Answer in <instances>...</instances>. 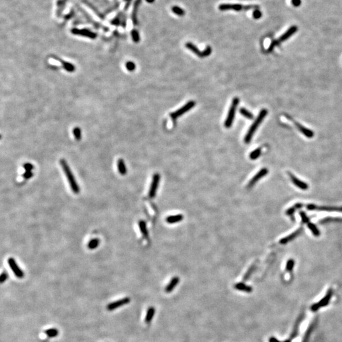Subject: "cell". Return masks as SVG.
<instances>
[{"mask_svg":"<svg viewBox=\"0 0 342 342\" xmlns=\"http://www.w3.org/2000/svg\"><path fill=\"white\" fill-rule=\"evenodd\" d=\"M126 68L128 71L130 72H133L136 69V65L132 61H128L126 63Z\"/></svg>","mask_w":342,"mask_h":342,"instance_id":"obj_34","label":"cell"},{"mask_svg":"<svg viewBox=\"0 0 342 342\" xmlns=\"http://www.w3.org/2000/svg\"><path fill=\"white\" fill-rule=\"evenodd\" d=\"M262 12L259 10V9H256L254 10V12H253V17L255 19H259L261 17H262Z\"/></svg>","mask_w":342,"mask_h":342,"instance_id":"obj_41","label":"cell"},{"mask_svg":"<svg viewBox=\"0 0 342 342\" xmlns=\"http://www.w3.org/2000/svg\"><path fill=\"white\" fill-rule=\"evenodd\" d=\"M8 264L10 269L13 271V274L15 275V276L17 277L20 278V279L24 277V272L18 267V265L17 264V263L16 262L15 260L13 258L10 257L8 259Z\"/></svg>","mask_w":342,"mask_h":342,"instance_id":"obj_8","label":"cell"},{"mask_svg":"<svg viewBox=\"0 0 342 342\" xmlns=\"http://www.w3.org/2000/svg\"><path fill=\"white\" fill-rule=\"evenodd\" d=\"M184 219V216L181 214L171 215L166 218V222L169 224H175L181 222Z\"/></svg>","mask_w":342,"mask_h":342,"instance_id":"obj_20","label":"cell"},{"mask_svg":"<svg viewBox=\"0 0 342 342\" xmlns=\"http://www.w3.org/2000/svg\"><path fill=\"white\" fill-rule=\"evenodd\" d=\"M71 32L74 35L82 36L87 37V38H89L92 39H95L97 38V35L95 33L92 32V31H91V30H89L88 29H77V28H74V29H72L71 30Z\"/></svg>","mask_w":342,"mask_h":342,"instance_id":"obj_9","label":"cell"},{"mask_svg":"<svg viewBox=\"0 0 342 342\" xmlns=\"http://www.w3.org/2000/svg\"><path fill=\"white\" fill-rule=\"evenodd\" d=\"M307 227L311 231L312 233L316 237H318L320 236L321 234V233H320V231L318 229V228H317V226L314 224L313 223H308L307 224Z\"/></svg>","mask_w":342,"mask_h":342,"instance_id":"obj_26","label":"cell"},{"mask_svg":"<svg viewBox=\"0 0 342 342\" xmlns=\"http://www.w3.org/2000/svg\"><path fill=\"white\" fill-rule=\"evenodd\" d=\"M60 164L61 167H62V169L64 171V172L66 175V176L67 178L68 182L69 183L70 187L72 190V191L75 194H78L80 192L79 186L74 176V174L69 166L67 161L65 159H60Z\"/></svg>","mask_w":342,"mask_h":342,"instance_id":"obj_1","label":"cell"},{"mask_svg":"<svg viewBox=\"0 0 342 342\" xmlns=\"http://www.w3.org/2000/svg\"><path fill=\"white\" fill-rule=\"evenodd\" d=\"M332 295H333V290L331 289H329L328 291V292H327L326 295H325V297L320 301V302L313 305L312 309L313 310H316L319 309L320 307H322L323 306L327 305L328 302L330 300V299H331V298L332 297Z\"/></svg>","mask_w":342,"mask_h":342,"instance_id":"obj_13","label":"cell"},{"mask_svg":"<svg viewBox=\"0 0 342 342\" xmlns=\"http://www.w3.org/2000/svg\"><path fill=\"white\" fill-rule=\"evenodd\" d=\"M23 167L25 170V171H32V170L34 169L33 165L30 163L24 164L23 166Z\"/></svg>","mask_w":342,"mask_h":342,"instance_id":"obj_39","label":"cell"},{"mask_svg":"<svg viewBox=\"0 0 342 342\" xmlns=\"http://www.w3.org/2000/svg\"><path fill=\"white\" fill-rule=\"evenodd\" d=\"M295 126L297 128L298 130L300 131L305 136H306V137H307L308 138H311L314 137V133L312 130H310V129L303 126L302 124H300V123H298V122H295Z\"/></svg>","mask_w":342,"mask_h":342,"instance_id":"obj_16","label":"cell"},{"mask_svg":"<svg viewBox=\"0 0 342 342\" xmlns=\"http://www.w3.org/2000/svg\"><path fill=\"white\" fill-rule=\"evenodd\" d=\"M155 314V308L153 307H150L148 308L146 317L145 319V322L146 324H150L152 319H153V317Z\"/></svg>","mask_w":342,"mask_h":342,"instance_id":"obj_21","label":"cell"},{"mask_svg":"<svg viewBox=\"0 0 342 342\" xmlns=\"http://www.w3.org/2000/svg\"><path fill=\"white\" fill-rule=\"evenodd\" d=\"M196 105L195 102L194 101H190L187 103H186L185 105H184L182 107L180 108L179 110L171 113L170 116L173 120H176L177 118L184 114L187 112L190 111L192 108H193Z\"/></svg>","mask_w":342,"mask_h":342,"instance_id":"obj_5","label":"cell"},{"mask_svg":"<svg viewBox=\"0 0 342 342\" xmlns=\"http://www.w3.org/2000/svg\"><path fill=\"white\" fill-rule=\"evenodd\" d=\"M307 208L310 210L342 212V207L338 206H318L314 204H308L307 205Z\"/></svg>","mask_w":342,"mask_h":342,"instance_id":"obj_6","label":"cell"},{"mask_svg":"<svg viewBox=\"0 0 342 342\" xmlns=\"http://www.w3.org/2000/svg\"><path fill=\"white\" fill-rule=\"evenodd\" d=\"M45 334L50 338H53L58 334V331L56 329L51 328L45 331Z\"/></svg>","mask_w":342,"mask_h":342,"instance_id":"obj_31","label":"cell"},{"mask_svg":"<svg viewBox=\"0 0 342 342\" xmlns=\"http://www.w3.org/2000/svg\"><path fill=\"white\" fill-rule=\"evenodd\" d=\"M261 148H258L257 149H255V150H254L253 151H252L250 154V158L252 159V160H256L257 159H258L260 155L261 154Z\"/></svg>","mask_w":342,"mask_h":342,"instance_id":"obj_29","label":"cell"},{"mask_svg":"<svg viewBox=\"0 0 342 342\" xmlns=\"http://www.w3.org/2000/svg\"><path fill=\"white\" fill-rule=\"evenodd\" d=\"M139 230H140L143 238H145L146 239H148V231L146 224L144 221L141 220V221H140L139 222Z\"/></svg>","mask_w":342,"mask_h":342,"instance_id":"obj_23","label":"cell"},{"mask_svg":"<svg viewBox=\"0 0 342 342\" xmlns=\"http://www.w3.org/2000/svg\"><path fill=\"white\" fill-rule=\"evenodd\" d=\"M131 302V299L129 297H126L122 299H120L117 301H115L114 302L110 303L107 305V310H113L116 308H118L123 305H125L126 304H128Z\"/></svg>","mask_w":342,"mask_h":342,"instance_id":"obj_11","label":"cell"},{"mask_svg":"<svg viewBox=\"0 0 342 342\" xmlns=\"http://www.w3.org/2000/svg\"><path fill=\"white\" fill-rule=\"evenodd\" d=\"M186 47L187 48L188 50H190V51H192L193 53H195V55H197V56H198L200 58H203V51H200L198 48L195 45H193V43H186V45H185Z\"/></svg>","mask_w":342,"mask_h":342,"instance_id":"obj_19","label":"cell"},{"mask_svg":"<svg viewBox=\"0 0 342 342\" xmlns=\"http://www.w3.org/2000/svg\"><path fill=\"white\" fill-rule=\"evenodd\" d=\"M33 175H34V174H33V172L32 171H25V172L23 174L22 176H23V177H24V179H30V178H31V177H33Z\"/></svg>","mask_w":342,"mask_h":342,"instance_id":"obj_40","label":"cell"},{"mask_svg":"<svg viewBox=\"0 0 342 342\" xmlns=\"http://www.w3.org/2000/svg\"><path fill=\"white\" fill-rule=\"evenodd\" d=\"M56 59H57L58 60H59V61L61 62V64H62V66H63L64 69L65 70H66L67 72H74V71H75L76 68H75V66H74L73 64L69 63V62L64 61H63V60H60V59H58V58H56Z\"/></svg>","mask_w":342,"mask_h":342,"instance_id":"obj_24","label":"cell"},{"mask_svg":"<svg viewBox=\"0 0 342 342\" xmlns=\"http://www.w3.org/2000/svg\"><path fill=\"white\" fill-rule=\"evenodd\" d=\"M294 266H295V260L292 259H289L287 261V265H286V270L288 272L292 271L293 270V267H294Z\"/></svg>","mask_w":342,"mask_h":342,"instance_id":"obj_35","label":"cell"},{"mask_svg":"<svg viewBox=\"0 0 342 342\" xmlns=\"http://www.w3.org/2000/svg\"><path fill=\"white\" fill-rule=\"evenodd\" d=\"M117 167H118V172L122 176H124V175L126 174V173L128 172L127 168H126L125 162H124V160L122 159H118V160L117 162Z\"/></svg>","mask_w":342,"mask_h":342,"instance_id":"obj_22","label":"cell"},{"mask_svg":"<svg viewBox=\"0 0 342 342\" xmlns=\"http://www.w3.org/2000/svg\"><path fill=\"white\" fill-rule=\"evenodd\" d=\"M219 9L221 11L225 10H234V11H245L250 10L259 9V6L255 5H243L240 4H222L219 7Z\"/></svg>","mask_w":342,"mask_h":342,"instance_id":"obj_3","label":"cell"},{"mask_svg":"<svg viewBox=\"0 0 342 342\" xmlns=\"http://www.w3.org/2000/svg\"><path fill=\"white\" fill-rule=\"evenodd\" d=\"M8 274L6 272H3L2 275H1V277H0V282H1V283H3L8 278Z\"/></svg>","mask_w":342,"mask_h":342,"instance_id":"obj_42","label":"cell"},{"mask_svg":"<svg viewBox=\"0 0 342 342\" xmlns=\"http://www.w3.org/2000/svg\"><path fill=\"white\" fill-rule=\"evenodd\" d=\"M303 231V228H300L299 229H298L297 230H296L295 232L292 233V234H290V235L282 238L280 241H279V243H280L282 245H285V244H287L290 241H292V240H293L294 239H295L299 234H300L302 233Z\"/></svg>","mask_w":342,"mask_h":342,"instance_id":"obj_15","label":"cell"},{"mask_svg":"<svg viewBox=\"0 0 342 342\" xmlns=\"http://www.w3.org/2000/svg\"><path fill=\"white\" fill-rule=\"evenodd\" d=\"M267 114V110L266 109H262L258 117H257V118L255 119V120L254 121V122L252 124V125L250 126V128H249V129H248L245 137V139H244V141L246 143H249L251 140H252V138L254 136V134H255V131H257V128H259V126H260V124L262 123V122L263 121V120L264 119V118L266 117Z\"/></svg>","mask_w":342,"mask_h":342,"instance_id":"obj_2","label":"cell"},{"mask_svg":"<svg viewBox=\"0 0 342 342\" xmlns=\"http://www.w3.org/2000/svg\"><path fill=\"white\" fill-rule=\"evenodd\" d=\"M131 36H132V38H133V41L135 42V43H138L139 41V39H140V38H139V33L137 30H133L132 32H131Z\"/></svg>","mask_w":342,"mask_h":342,"instance_id":"obj_36","label":"cell"},{"mask_svg":"<svg viewBox=\"0 0 342 342\" xmlns=\"http://www.w3.org/2000/svg\"><path fill=\"white\" fill-rule=\"evenodd\" d=\"M292 4L294 6V7H299L300 5H301V0H292Z\"/></svg>","mask_w":342,"mask_h":342,"instance_id":"obj_43","label":"cell"},{"mask_svg":"<svg viewBox=\"0 0 342 342\" xmlns=\"http://www.w3.org/2000/svg\"><path fill=\"white\" fill-rule=\"evenodd\" d=\"M303 207V204L302 203H296L295 204L293 207H292L291 208H288L287 210V214L289 216H292L294 213L295 212V211L297 210V209H299L300 208H302Z\"/></svg>","mask_w":342,"mask_h":342,"instance_id":"obj_27","label":"cell"},{"mask_svg":"<svg viewBox=\"0 0 342 342\" xmlns=\"http://www.w3.org/2000/svg\"><path fill=\"white\" fill-rule=\"evenodd\" d=\"M331 222L342 223V218H331V217H328V218L324 219L321 221V223H331Z\"/></svg>","mask_w":342,"mask_h":342,"instance_id":"obj_33","label":"cell"},{"mask_svg":"<svg viewBox=\"0 0 342 342\" xmlns=\"http://www.w3.org/2000/svg\"><path fill=\"white\" fill-rule=\"evenodd\" d=\"M297 30H298V27L297 26H295V25L292 26L285 33H284L277 40H276L274 41L276 42V45H277L279 44V43L283 42V41L287 40L288 38H290L292 35H293L297 32Z\"/></svg>","mask_w":342,"mask_h":342,"instance_id":"obj_12","label":"cell"},{"mask_svg":"<svg viewBox=\"0 0 342 342\" xmlns=\"http://www.w3.org/2000/svg\"><path fill=\"white\" fill-rule=\"evenodd\" d=\"M160 180V176L159 173H156L153 175L152 182L150 186V188L149 191V197L150 198H153L156 195L157 189L159 188V185Z\"/></svg>","mask_w":342,"mask_h":342,"instance_id":"obj_7","label":"cell"},{"mask_svg":"<svg viewBox=\"0 0 342 342\" xmlns=\"http://www.w3.org/2000/svg\"><path fill=\"white\" fill-rule=\"evenodd\" d=\"M239 103V100L238 98L236 97V98L233 99L231 105V107L229 108L228 116H227L225 122H224V126H225L226 128H229L232 126V124H233V123L234 122V117H235L236 108H237Z\"/></svg>","mask_w":342,"mask_h":342,"instance_id":"obj_4","label":"cell"},{"mask_svg":"<svg viewBox=\"0 0 342 342\" xmlns=\"http://www.w3.org/2000/svg\"><path fill=\"white\" fill-rule=\"evenodd\" d=\"M172 11L175 14H176V15H179V16H183V15H184V14H185V12H184V10L183 9L179 7H176V6L173 7L172 8Z\"/></svg>","mask_w":342,"mask_h":342,"instance_id":"obj_32","label":"cell"},{"mask_svg":"<svg viewBox=\"0 0 342 342\" xmlns=\"http://www.w3.org/2000/svg\"><path fill=\"white\" fill-rule=\"evenodd\" d=\"M179 283V278L178 277H177V276L174 277L173 278H172V279L171 280V281L169 282V283L166 287L165 292L166 293H169L172 292L174 290V289L176 288L177 285H178Z\"/></svg>","mask_w":342,"mask_h":342,"instance_id":"obj_17","label":"cell"},{"mask_svg":"<svg viewBox=\"0 0 342 342\" xmlns=\"http://www.w3.org/2000/svg\"><path fill=\"white\" fill-rule=\"evenodd\" d=\"M73 134L75 138V139L77 141H80L82 138L81 135V130L79 127H75L73 129Z\"/></svg>","mask_w":342,"mask_h":342,"instance_id":"obj_30","label":"cell"},{"mask_svg":"<svg viewBox=\"0 0 342 342\" xmlns=\"http://www.w3.org/2000/svg\"><path fill=\"white\" fill-rule=\"evenodd\" d=\"M255 266H252L250 268V269L248 271V272L245 274V276H244V278H243V279H244L245 281L247 280V279H248V278H249V277L250 276V275L252 274V273L254 272V269H255Z\"/></svg>","mask_w":342,"mask_h":342,"instance_id":"obj_38","label":"cell"},{"mask_svg":"<svg viewBox=\"0 0 342 342\" xmlns=\"http://www.w3.org/2000/svg\"><path fill=\"white\" fill-rule=\"evenodd\" d=\"M234 288L239 291H242L246 293H251L253 290V288L250 287L246 285L244 283H238L234 286Z\"/></svg>","mask_w":342,"mask_h":342,"instance_id":"obj_18","label":"cell"},{"mask_svg":"<svg viewBox=\"0 0 342 342\" xmlns=\"http://www.w3.org/2000/svg\"><path fill=\"white\" fill-rule=\"evenodd\" d=\"M100 239L98 238H94L89 241L87 244V248L89 250H94L97 248L100 244Z\"/></svg>","mask_w":342,"mask_h":342,"instance_id":"obj_25","label":"cell"},{"mask_svg":"<svg viewBox=\"0 0 342 342\" xmlns=\"http://www.w3.org/2000/svg\"><path fill=\"white\" fill-rule=\"evenodd\" d=\"M300 217L302 218V221L303 222V223H307L308 224L309 223V218L307 216L306 213L304 212H300Z\"/></svg>","mask_w":342,"mask_h":342,"instance_id":"obj_37","label":"cell"},{"mask_svg":"<svg viewBox=\"0 0 342 342\" xmlns=\"http://www.w3.org/2000/svg\"><path fill=\"white\" fill-rule=\"evenodd\" d=\"M288 174L291 179V181L297 186V187H298V188L302 190H307L308 188V186L306 182L302 181L301 180L298 179L297 177H295L293 174L290 172H289Z\"/></svg>","mask_w":342,"mask_h":342,"instance_id":"obj_14","label":"cell"},{"mask_svg":"<svg viewBox=\"0 0 342 342\" xmlns=\"http://www.w3.org/2000/svg\"><path fill=\"white\" fill-rule=\"evenodd\" d=\"M239 112L240 113L244 116L245 117L248 118V119H253L254 118V115L252 114V113H251L250 111H248V110H246L245 108H241L240 110H239Z\"/></svg>","mask_w":342,"mask_h":342,"instance_id":"obj_28","label":"cell"},{"mask_svg":"<svg viewBox=\"0 0 342 342\" xmlns=\"http://www.w3.org/2000/svg\"><path fill=\"white\" fill-rule=\"evenodd\" d=\"M268 169L267 168H262V169L260 170L259 172H258L252 178V179L250 181L249 183H248V188H252V186H254V184L257 182L260 179H262V177H265L267 173H268Z\"/></svg>","mask_w":342,"mask_h":342,"instance_id":"obj_10","label":"cell"}]
</instances>
